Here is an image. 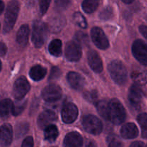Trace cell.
I'll return each instance as SVG.
<instances>
[{
  "mask_svg": "<svg viewBox=\"0 0 147 147\" xmlns=\"http://www.w3.org/2000/svg\"><path fill=\"white\" fill-rule=\"evenodd\" d=\"M75 40L80 45L88 46L89 45V39L86 34L82 32H78L75 35Z\"/></svg>",
  "mask_w": 147,
  "mask_h": 147,
  "instance_id": "cell-32",
  "label": "cell"
},
{
  "mask_svg": "<svg viewBox=\"0 0 147 147\" xmlns=\"http://www.w3.org/2000/svg\"><path fill=\"white\" fill-rule=\"evenodd\" d=\"M63 92L60 87L55 84H50L46 86L42 92L43 99L47 102H55L62 97Z\"/></svg>",
  "mask_w": 147,
  "mask_h": 147,
  "instance_id": "cell-9",
  "label": "cell"
},
{
  "mask_svg": "<svg viewBox=\"0 0 147 147\" xmlns=\"http://www.w3.org/2000/svg\"><path fill=\"white\" fill-rule=\"evenodd\" d=\"M57 120L55 113L51 110H46L39 116L37 119V124L40 129H45Z\"/></svg>",
  "mask_w": 147,
  "mask_h": 147,
  "instance_id": "cell-12",
  "label": "cell"
},
{
  "mask_svg": "<svg viewBox=\"0 0 147 147\" xmlns=\"http://www.w3.org/2000/svg\"><path fill=\"white\" fill-rule=\"evenodd\" d=\"M111 76L115 83L123 86L127 81V70L122 62L113 60L108 66Z\"/></svg>",
  "mask_w": 147,
  "mask_h": 147,
  "instance_id": "cell-3",
  "label": "cell"
},
{
  "mask_svg": "<svg viewBox=\"0 0 147 147\" xmlns=\"http://www.w3.org/2000/svg\"><path fill=\"white\" fill-rule=\"evenodd\" d=\"M99 5V0H84L82 3V8L85 12L91 14L97 9Z\"/></svg>",
  "mask_w": 147,
  "mask_h": 147,
  "instance_id": "cell-26",
  "label": "cell"
},
{
  "mask_svg": "<svg viewBox=\"0 0 147 147\" xmlns=\"http://www.w3.org/2000/svg\"><path fill=\"white\" fill-rule=\"evenodd\" d=\"M30 89V85L25 77H20L15 81L13 87V96L17 100L24 98Z\"/></svg>",
  "mask_w": 147,
  "mask_h": 147,
  "instance_id": "cell-7",
  "label": "cell"
},
{
  "mask_svg": "<svg viewBox=\"0 0 147 147\" xmlns=\"http://www.w3.org/2000/svg\"><path fill=\"white\" fill-rule=\"evenodd\" d=\"M30 129V124L26 121H21L17 123L15 126V136L17 139H20L27 133Z\"/></svg>",
  "mask_w": 147,
  "mask_h": 147,
  "instance_id": "cell-28",
  "label": "cell"
},
{
  "mask_svg": "<svg viewBox=\"0 0 147 147\" xmlns=\"http://www.w3.org/2000/svg\"><path fill=\"white\" fill-rule=\"evenodd\" d=\"M84 98L86 100H87L88 101L90 102V103H98V93L96 90H90V91H87L84 93Z\"/></svg>",
  "mask_w": 147,
  "mask_h": 147,
  "instance_id": "cell-33",
  "label": "cell"
},
{
  "mask_svg": "<svg viewBox=\"0 0 147 147\" xmlns=\"http://www.w3.org/2000/svg\"><path fill=\"white\" fill-rule=\"evenodd\" d=\"M65 24V20L64 17H56L50 22V28L53 32H58L63 29Z\"/></svg>",
  "mask_w": 147,
  "mask_h": 147,
  "instance_id": "cell-23",
  "label": "cell"
},
{
  "mask_svg": "<svg viewBox=\"0 0 147 147\" xmlns=\"http://www.w3.org/2000/svg\"><path fill=\"white\" fill-rule=\"evenodd\" d=\"M137 121L142 129V136L143 138H147V113H141L137 117Z\"/></svg>",
  "mask_w": 147,
  "mask_h": 147,
  "instance_id": "cell-29",
  "label": "cell"
},
{
  "mask_svg": "<svg viewBox=\"0 0 147 147\" xmlns=\"http://www.w3.org/2000/svg\"><path fill=\"white\" fill-rule=\"evenodd\" d=\"M131 78L136 83L139 85H145L147 83V71L136 70L131 73Z\"/></svg>",
  "mask_w": 147,
  "mask_h": 147,
  "instance_id": "cell-27",
  "label": "cell"
},
{
  "mask_svg": "<svg viewBox=\"0 0 147 147\" xmlns=\"http://www.w3.org/2000/svg\"><path fill=\"white\" fill-rule=\"evenodd\" d=\"M113 9L111 7H107L103 9L99 14L100 19L103 20H108L113 17Z\"/></svg>",
  "mask_w": 147,
  "mask_h": 147,
  "instance_id": "cell-35",
  "label": "cell"
},
{
  "mask_svg": "<svg viewBox=\"0 0 147 147\" xmlns=\"http://www.w3.org/2000/svg\"><path fill=\"white\" fill-rule=\"evenodd\" d=\"M49 52L55 57H60L62 55V42L60 40H53L49 45Z\"/></svg>",
  "mask_w": 147,
  "mask_h": 147,
  "instance_id": "cell-25",
  "label": "cell"
},
{
  "mask_svg": "<svg viewBox=\"0 0 147 147\" xmlns=\"http://www.w3.org/2000/svg\"><path fill=\"white\" fill-rule=\"evenodd\" d=\"M132 53L143 65L147 66V45L142 40H135L132 45Z\"/></svg>",
  "mask_w": 147,
  "mask_h": 147,
  "instance_id": "cell-6",
  "label": "cell"
},
{
  "mask_svg": "<svg viewBox=\"0 0 147 147\" xmlns=\"http://www.w3.org/2000/svg\"><path fill=\"white\" fill-rule=\"evenodd\" d=\"M54 147H55V146H54Z\"/></svg>",
  "mask_w": 147,
  "mask_h": 147,
  "instance_id": "cell-46",
  "label": "cell"
},
{
  "mask_svg": "<svg viewBox=\"0 0 147 147\" xmlns=\"http://www.w3.org/2000/svg\"><path fill=\"white\" fill-rule=\"evenodd\" d=\"M20 11V3L17 0L9 1L6 9L4 20L3 32L4 33H9L14 27L18 17Z\"/></svg>",
  "mask_w": 147,
  "mask_h": 147,
  "instance_id": "cell-1",
  "label": "cell"
},
{
  "mask_svg": "<svg viewBox=\"0 0 147 147\" xmlns=\"http://www.w3.org/2000/svg\"><path fill=\"white\" fill-rule=\"evenodd\" d=\"M130 147H146L145 144L142 142H134L131 144Z\"/></svg>",
  "mask_w": 147,
  "mask_h": 147,
  "instance_id": "cell-42",
  "label": "cell"
},
{
  "mask_svg": "<svg viewBox=\"0 0 147 147\" xmlns=\"http://www.w3.org/2000/svg\"><path fill=\"white\" fill-rule=\"evenodd\" d=\"M65 54L67 60L70 62H78L82 57V50L80 45L73 41L67 42L65 49Z\"/></svg>",
  "mask_w": 147,
  "mask_h": 147,
  "instance_id": "cell-10",
  "label": "cell"
},
{
  "mask_svg": "<svg viewBox=\"0 0 147 147\" xmlns=\"http://www.w3.org/2000/svg\"><path fill=\"white\" fill-rule=\"evenodd\" d=\"M0 14H2L3 11H4V4L3 2V1H0Z\"/></svg>",
  "mask_w": 147,
  "mask_h": 147,
  "instance_id": "cell-44",
  "label": "cell"
},
{
  "mask_svg": "<svg viewBox=\"0 0 147 147\" xmlns=\"http://www.w3.org/2000/svg\"><path fill=\"white\" fill-rule=\"evenodd\" d=\"M121 1L125 4H131V3L133 2L134 0H121Z\"/></svg>",
  "mask_w": 147,
  "mask_h": 147,
  "instance_id": "cell-45",
  "label": "cell"
},
{
  "mask_svg": "<svg viewBox=\"0 0 147 147\" xmlns=\"http://www.w3.org/2000/svg\"><path fill=\"white\" fill-rule=\"evenodd\" d=\"M51 0H40V10L42 14H45L47 12L50 6Z\"/></svg>",
  "mask_w": 147,
  "mask_h": 147,
  "instance_id": "cell-38",
  "label": "cell"
},
{
  "mask_svg": "<svg viewBox=\"0 0 147 147\" xmlns=\"http://www.w3.org/2000/svg\"><path fill=\"white\" fill-rule=\"evenodd\" d=\"M47 74V69L41 65H34L30 69V77L34 81L42 80Z\"/></svg>",
  "mask_w": 147,
  "mask_h": 147,
  "instance_id": "cell-20",
  "label": "cell"
},
{
  "mask_svg": "<svg viewBox=\"0 0 147 147\" xmlns=\"http://www.w3.org/2000/svg\"><path fill=\"white\" fill-rule=\"evenodd\" d=\"M48 33L47 24L40 20H36L33 23L32 41L36 47H41L45 42Z\"/></svg>",
  "mask_w": 147,
  "mask_h": 147,
  "instance_id": "cell-4",
  "label": "cell"
},
{
  "mask_svg": "<svg viewBox=\"0 0 147 147\" xmlns=\"http://www.w3.org/2000/svg\"><path fill=\"white\" fill-rule=\"evenodd\" d=\"M13 105L10 99H4L1 102V107H0V112H1V116L2 118L7 117L10 113L12 112Z\"/></svg>",
  "mask_w": 147,
  "mask_h": 147,
  "instance_id": "cell-24",
  "label": "cell"
},
{
  "mask_svg": "<svg viewBox=\"0 0 147 147\" xmlns=\"http://www.w3.org/2000/svg\"><path fill=\"white\" fill-rule=\"evenodd\" d=\"M58 135V129H57V126L55 125L51 124L45 129V139L50 143H53L54 142H55Z\"/></svg>",
  "mask_w": 147,
  "mask_h": 147,
  "instance_id": "cell-21",
  "label": "cell"
},
{
  "mask_svg": "<svg viewBox=\"0 0 147 147\" xmlns=\"http://www.w3.org/2000/svg\"><path fill=\"white\" fill-rule=\"evenodd\" d=\"M139 31L142 33V35L147 40V26L146 25H141L139 27Z\"/></svg>",
  "mask_w": 147,
  "mask_h": 147,
  "instance_id": "cell-40",
  "label": "cell"
},
{
  "mask_svg": "<svg viewBox=\"0 0 147 147\" xmlns=\"http://www.w3.org/2000/svg\"><path fill=\"white\" fill-rule=\"evenodd\" d=\"M73 20L75 23L83 29L87 28L88 23L83 14L80 12H76L73 14Z\"/></svg>",
  "mask_w": 147,
  "mask_h": 147,
  "instance_id": "cell-31",
  "label": "cell"
},
{
  "mask_svg": "<svg viewBox=\"0 0 147 147\" xmlns=\"http://www.w3.org/2000/svg\"><path fill=\"white\" fill-rule=\"evenodd\" d=\"M61 73L62 72L59 67H53V68L51 69L50 75V76H49V80H53L59 78L60 76H61Z\"/></svg>",
  "mask_w": 147,
  "mask_h": 147,
  "instance_id": "cell-37",
  "label": "cell"
},
{
  "mask_svg": "<svg viewBox=\"0 0 147 147\" xmlns=\"http://www.w3.org/2000/svg\"><path fill=\"white\" fill-rule=\"evenodd\" d=\"M71 0H55V7L58 11H63L66 9L70 6Z\"/></svg>",
  "mask_w": 147,
  "mask_h": 147,
  "instance_id": "cell-34",
  "label": "cell"
},
{
  "mask_svg": "<svg viewBox=\"0 0 147 147\" xmlns=\"http://www.w3.org/2000/svg\"><path fill=\"white\" fill-rule=\"evenodd\" d=\"M85 147H96V144H95L94 142H93V141L88 140L86 142Z\"/></svg>",
  "mask_w": 147,
  "mask_h": 147,
  "instance_id": "cell-43",
  "label": "cell"
},
{
  "mask_svg": "<svg viewBox=\"0 0 147 147\" xmlns=\"http://www.w3.org/2000/svg\"><path fill=\"white\" fill-rule=\"evenodd\" d=\"M67 79L70 86L76 90H81L86 84L84 78L76 72H70L67 74Z\"/></svg>",
  "mask_w": 147,
  "mask_h": 147,
  "instance_id": "cell-16",
  "label": "cell"
},
{
  "mask_svg": "<svg viewBox=\"0 0 147 147\" xmlns=\"http://www.w3.org/2000/svg\"><path fill=\"white\" fill-rule=\"evenodd\" d=\"M120 132L122 137L126 139H135L139 135L137 126L133 123H128L123 125L121 129Z\"/></svg>",
  "mask_w": 147,
  "mask_h": 147,
  "instance_id": "cell-18",
  "label": "cell"
},
{
  "mask_svg": "<svg viewBox=\"0 0 147 147\" xmlns=\"http://www.w3.org/2000/svg\"><path fill=\"white\" fill-rule=\"evenodd\" d=\"M26 106H27V100H17L13 105L12 113L14 116H18L21 114L22 112L25 109Z\"/></svg>",
  "mask_w": 147,
  "mask_h": 147,
  "instance_id": "cell-30",
  "label": "cell"
},
{
  "mask_svg": "<svg viewBox=\"0 0 147 147\" xmlns=\"http://www.w3.org/2000/svg\"><path fill=\"white\" fill-rule=\"evenodd\" d=\"M88 61L90 68L95 73H101L103 70V63L97 52L95 50H90L88 53Z\"/></svg>",
  "mask_w": 147,
  "mask_h": 147,
  "instance_id": "cell-14",
  "label": "cell"
},
{
  "mask_svg": "<svg viewBox=\"0 0 147 147\" xmlns=\"http://www.w3.org/2000/svg\"><path fill=\"white\" fill-rule=\"evenodd\" d=\"M7 48L6 47V45L3 42H1V45H0V52H1V57H3L7 53Z\"/></svg>",
  "mask_w": 147,
  "mask_h": 147,
  "instance_id": "cell-41",
  "label": "cell"
},
{
  "mask_svg": "<svg viewBox=\"0 0 147 147\" xmlns=\"http://www.w3.org/2000/svg\"><path fill=\"white\" fill-rule=\"evenodd\" d=\"M109 147H123L121 142L116 136H111L108 138Z\"/></svg>",
  "mask_w": 147,
  "mask_h": 147,
  "instance_id": "cell-36",
  "label": "cell"
},
{
  "mask_svg": "<svg viewBox=\"0 0 147 147\" xmlns=\"http://www.w3.org/2000/svg\"><path fill=\"white\" fill-rule=\"evenodd\" d=\"M91 38L93 43L100 50H106L109 47V42L107 37L105 34L104 32L98 27H94L92 28Z\"/></svg>",
  "mask_w": 147,
  "mask_h": 147,
  "instance_id": "cell-8",
  "label": "cell"
},
{
  "mask_svg": "<svg viewBox=\"0 0 147 147\" xmlns=\"http://www.w3.org/2000/svg\"><path fill=\"white\" fill-rule=\"evenodd\" d=\"M13 131L9 123H4L1 127V146L8 147L12 142Z\"/></svg>",
  "mask_w": 147,
  "mask_h": 147,
  "instance_id": "cell-17",
  "label": "cell"
},
{
  "mask_svg": "<svg viewBox=\"0 0 147 147\" xmlns=\"http://www.w3.org/2000/svg\"><path fill=\"white\" fill-rule=\"evenodd\" d=\"M139 86L140 85L137 84V83H135V84L132 85L131 86L130 89H129V102H130V103L132 106L136 108L139 107L141 102H142V96H143L142 90Z\"/></svg>",
  "mask_w": 147,
  "mask_h": 147,
  "instance_id": "cell-13",
  "label": "cell"
},
{
  "mask_svg": "<svg viewBox=\"0 0 147 147\" xmlns=\"http://www.w3.org/2000/svg\"><path fill=\"white\" fill-rule=\"evenodd\" d=\"M97 111L105 120H109V100H102L97 103Z\"/></svg>",
  "mask_w": 147,
  "mask_h": 147,
  "instance_id": "cell-22",
  "label": "cell"
},
{
  "mask_svg": "<svg viewBox=\"0 0 147 147\" xmlns=\"http://www.w3.org/2000/svg\"><path fill=\"white\" fill-rule=\"evenodd\" d=\"M83 139L81 135L78 132H70L65 137L63 141L64 147H82Z\"/></svg>",
  "mask_w": 147,
  "mask_h": 147,
  "instance_id": "cell-15",
  "label": "cell"
},
{
  "mask_svg": "<svg viewBox=\"0 0 147 147\" xmlns=\"http://www.w3.org/2000/svg\"><path fill=\"white\" fill-rule=\"evenodd\" d=\"M83 126L88 133L93 135L100 134L103 131V123L100 119L93 115H87L83 119Z\"/></svg>",
  "mask_w": 147,
  "mask_h": 147,
  "instance_id": "cell-5",
  "label": "cell"
},
{
  "mask_svg": "<svg viewBox=\"0 0 147 147\" xmlns=\"http://www.w3.org/2000/svg\"><path fill=\"white\" fill-rule=\"evenodd\" d=\"M29 34H30V28L28 25L27 24L22 25L17 34V42L19 45L21 47H25L27 45L28 42Z\"/></svg>",
  "mask_w": 147,
  "mask_h": 147,
  "instance_id": "cell-19",
  "label": "cell"
},
{
  "mask_svg": "<svg viewBox=\"0 0 147 147\" xmlns=\"http://www.w3.org/2000/svg\"><path fill=\"white\" fill-rule=\"evenodd\" d=\"M34 146V140L32 136H27L24 139L22 144V147H33Z\"/></svg>",
  "mask_w": 147,
  "mask_h": 147,
  "instance_id": "cell-39",
  "label": "cell"
},
{
  "mask_svg": "<svg viewBox=\"0 0 147 147\" xmlns=\"http://www.w3.org/2000/svg\"><path fill=\"white\" fill-rule=\"evenodd\" d=\"M78 110L77 106L73 103H67L64 105L62 110V119L65 123H72L77 119Z\"/></svg>",
  "mask_w": 147,
  "mask_h": 147,
  "instance_id": "cell-11",
  "label": "cell"
},
{
  "mask_svg": "<svg viewBox=\"0 0 147 147\" xmlns=\"http://www.w3.org/2000/svg\"><path fill=\"white\" fill-rule=\"evenodd\" d=\"M126 113L124 107L118 99L109 100V120L115 125H120L126 119Z\"/></svg>",
  "mask_w": 147,
  "mask_h": 147,
  "instance_id": "cell-2",
  "label": "cell"
}]
</instances>
